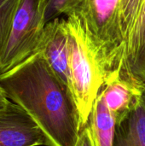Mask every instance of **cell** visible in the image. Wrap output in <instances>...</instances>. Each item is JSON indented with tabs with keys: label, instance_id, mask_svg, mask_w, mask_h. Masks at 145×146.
Instances as JSON below:
<instances>
[{
	"label": "cell",
	"instance_id": "13",
	"mask_svg": "<svg viewBox=\"0 0 145 146\" xmlns=\"http://www.w3.org/2000/svg\"><path fill=\"white\" fill-rule=\"evenodd\" d=\"M83 0H45V21L46 23L61 15H66L77 8Z\"/></svg>",
	"mask_w": 145,
	"mask_h": 146
},
{
	"label": "cell",
	"instance_id": "12",
	"mask_svg": "<svg viewBox=\"0 0 145 146\" xmlns=\"http://www.w3.org/2000/svg\"><path fill=\"white\" fill-rule=\"evenodd\" d=\"M21 2V0H0V54L9 35Z\"/></svg>",
	"mask_w": 145,
	"mask_h": 146
},
{
	"label": "cell",
	"instance_id": "2",
	"mask_svg": "<svg viewBox=\"0 0 145 146\" xmlns=\"http://www.w3.org/2000/svg\"><path fill=\"white\" fill-rule=\"evenodd\" d=\"M71 89L81 129L89 121L102 89L121 76L123 60L97 44L74 10L66 15Z\"/></svg>",
	"mask_w": 145,
	"mask_h": 146
},
{
	"label": "cell",
	"instance_id": "7",
	"mask_svg": "<svg viewBox=\"0 0 145 146\" xmlns=\"http://www.w3.org/2000/svg\"><path fill=\"white\" fill-rule=\"evenodd\" d=\"M144 92L143 87L121 76L108 83L101 91L104 103L116 125L129 115Z\"/></svg>",
	"mask_w": 145,
	"mask_h": 146
},
{
	"label": "cell",
	"instance_id": "10",
	"mask_svg": "<svg viewBox=\"0 0 145 146\" xmlns=\"http://www.w3.org/2000/svg\"><path fill=\"white\" fill-rule=\"evenodd\" d=\"M114 146H145V92L129 115L116 125Z\"/></svg>",
	"mask_w": 145,
	"mask_h": 146
},
{
	"label": "cell",
	"instance_id": "5",
	"mask_svg": "<svg viewBox=\"0 0 145 146\" xmlns=\"http://www.w3.org/2000/svg\"><path fill=\"white\" fill-rule=\"evenodd\" d=\"M0 146H52L31 116L9 100L0 110Z\"/></svg>",
	"mask_w": 145,
	"mask_h": 146
},
{
	"label": "cell",
	"instance_id": "4",
	"mask_svg": "<svg viewBox=\"0 0 145 146\" xmlns=\"http://www.w3.org/2000/svg\"><path fill=\"white\" fill-rule=\"evenodd\" d=\"M121 0H83L73 10L81 18L93 40L124 62L126 42L121 27Z\"/></svg>",
	"mask_w": 145,
	"mask_h": 146
},
{
	"label": "cell",
	"instance_id": "6",
	"mask_svg": "<svg viewBox=\"0 0 145 146\" xmlns=\"http://www.w3.org/2000/svg\"><path fill=\"white\" fill-rule=\"evenodd\" d=\"M56 76L71 90L68 33L65 18L45 24L39 50Z\"/></svg>",
	"mask_w": 145,
	"mask_h": 146
},
{
	"label": "cell",
	"instance_id": "11",
	"mask_svg": "<svg viewBox=\"0 0 145 146\" xmlns=\"http://www.w3.org/2000/svg\"><path fill=\"white\" fill-rule=\"evenodd\" d=\"M144 0H121V19L126 48L134 29Z\"/></svg>",
	"mask_w": 145,
	"mask_h": 146
},
{
	"label": "cell",
	"instance_id": "15",
	"mask_svg": "<svg viewBox=\"0 0 145 146\" xmlns=\"http://www.w3.org/2000/svg\"><path fill=\"white\" fill-rule=\"evenodd\" d=\"M8 102H9V99L3 89V87L0 85V110H2L7 104Z\"/></svg>",
	"mask_w": 145,
	"mask_h": 146
},
{
	"label": "cell",
	"instance_id": "8",
	"mask_svg": "<svg viewBox=\"0 0 145 146\" xmlns=\"http://www.w3.org/2000/svg\"><path fill=\"white\" fill-rule=\"evenodd\" d=\"M121 76L145 90V0L126 48Z\"/></svg>",
	"mask_w": 145,
	"mask_h": 146
},
{
	"label": "cell",
	"instance_id": "14",
	"mask_svg": "<svg viewBox=\"0 0 145 146\" xmlns=\"http://www.w3.org/2000/svg\"><path fill=\"white\" fill-rule=\"evenodd\" d=\"M75 146H91L90 136H89L88 130H87L86 127H83L80 130Z\"/></svg>",
	"mask_w": 145,
	"mask_h": 146
},
{
	"label": "cell",
	"instance_id": "9",
	"mask_svg": "<svg viewBox=\"0 0 145 146\" xmlns=\"http://www.w3.org/2000/svg\"><path fill=\"white\" fill-rule=\"evenodd\" d=\"M85 127L91 146H114L116 123L109 111L101 92L94 103Z\"/></svg>",
	"mask_w": 145,
	"mask_h": 146
},
{
	"label": "cell",
	"instance_id": "3",
	"mask_svg": "<svg viewBox=\"0 0 145 146\" xmlns=\"http://www.w3.org/2000/svg\"><path fill=\"white\" fill-rule=\"evenodd\" d=\"M45 10V0H21L0 54V75L38 52L46 24Z\"/></svg>",
	"mask_w": 145,
	"mask_h": 146
},
{
	"label": "cell",
	"instance_id": "1",
	"mask_svg": "<svg viewBox=\"0 0 145 146\" xmlns=\"http://www.w3.org/2000/svg\"><path fill=\"white\" fill-rule=\"evenodd\" d=\"M8 98L22 108L52 146H75L81 130L71 90L56 76L40 52L0 75Z\"/></svg>",
	"mask_w": 145,
	"mask_h": 146
}]
</instances>
